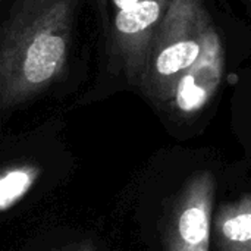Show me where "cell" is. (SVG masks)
<instances>
[{
	"instance_id": "1",
	"label": "cell",
	"mask_w": 251,
	"mask_h": 251,
	"mask_svg": "<svg viewBox=\"0 0 251 251\" xmlns=\"http://www.w3.org/2000/svg\"><path fill=\"white\" fill-rule=\"evenodd\" d=\"M76 0H19L0 32V103L16 104L63 72Z\"/></svg>"
},
{
	"instance_id": "5",
	"label": "cell",
	"mask_w": 251,
	"mask_h": 251,
	"mask_svg": "<svg viewBox=\"0 0 251 251\" xmlns=\"http://www.w3.org/2000/svg\"><path fill=\"white\" fill-rule=\"evenodd\" d=\"M210 235V200L204 193L197 203H191L179 216L176 251H207Z\"/></svg>"
},
{
	"instance_id": "2",
	"label": "cell",
	"mask_w": 251,
	"mask_h": 251,
	"mask_svg": "<svg viewBox=\"0 0 251 251\" xmlns=\"http://www.w3.org/2000/svg\"><path fill=\"white\" fill-rule=\"evenodd\" d=\"M213 29L201 0H171L153 38L141 81L146 94L169 103L181 76L199 62Z\"/></svg>"
},
{
	"instance_id": "6",
	"label": "cell",
	"mask_w": 251,
	"mask_h": 251,
	"mask_svg": "<svg viewBox=\"0 0 251 251\" xmlns=\"http://www.w3.org/2000/svg\"><path fill=\"white\" fill-rule=\"evenodd\" d=\"M37 169L31 166H19L9 169L0 175V212L18 203L32 187Z\"/></svg>"
},
{
	"instance_id": "7",
	"label": "cell",
	"mask_w": 251,
	"mask_h": 251,
	"mask_svg": "<svg viewBox=\"0 0 251 251\" xmlns=\"http://www.w3.org/2000/svg\"><path fill=\"white\" fill-rule=\"evenodd\" d=\"M224 235L235 243L251 241V213L238 215L224 224Z\"/></svg>"
},
{
	"instance_id": "3",
	"label": "cell",
	"mask_w": 251,
	"mask_h": 251,
	"mask_svg": "<svg viewBox=\"0 0 251 251\" xmlns=\"http://www.w3.org/2000/svg\"><path fill=\"white\" fill-rule=\"evenodd\" d=\"M171 0H112V46L122 71L141 84L150 49Z\"/></svg>"
},
{
	"instance_id": "4",
	"label": "cell",
	"mask_w": 251,
	"mask_h": 251,
	"mask_svg": "<svg viewBox=\"0 0 251 251\" xmlns=\"http://www.w3.org/2000/svg\"><path fill=\"white\" fill-rule=\"evenodd\" d=\"M224 63V47L216 29H213L199 62L181 76L169 103L187 115L201 110L219 88Z\"/></svg>"
}]
</instances>
